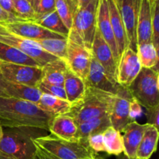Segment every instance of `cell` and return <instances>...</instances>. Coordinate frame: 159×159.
Returning <instances> with one entry per match:
<instances>
[{
	"label": "cell",
	"mask_w": 159,
	"mask_h": 159,
	"mask_svg": "<svg viewBox=\"0 0 159 159\" xmlns=\"http://www.w3.org/2000/svg\"><path fill=\"white\" fill-rule=\"evenodd\" d=\"M96 25H97V30H99V34H101L102 38L104 39V40L107 42V43L111 49L116 65H117L120 57L119 54H118L116 40H115L113 30H112L111 23H110L107 0H99L98 1Z\"/></svg>",
	"instance_id": "cell-16"
},
{
	"label": "cell",
	"mask_w": 159,
	"mask_h": 159,
	"mask_svg": "<svg viewBox=\"0 0 159 159\" xmlns=\"http://www.w3.org/2000/svg\"><path fill=\"white\" fill-rule=\"evenodd\" d=\"M34 141L60 159H86L95 156L87 143L82 141H68L50 134L37 138Z\"/></svg>",
	"instance_id": "cell-6"
},
{
	"label": "cell",
	"mask_w": 159,
	"mask_h": 159,
	"mask_svg": "<svg viewBox=\"0 0 159 159\" xmlns=\"http://www.w3.org/2000/svg\"><path fill=\"white\" fill-rule=\"evenodd\" d=\"M92 59V52L82 45L67 37L65 63L75 75L85 80Z\"/></svg>",
	"instance_id": "cell-10"
},
{
	"label": "cell",
	"mask_w": 159,
	"mask_h": 159,
	"mask_svg": "<svg viewBox=\"0 0 159 159\" xmlns=\"http://www.w3.org/2000/svg\"><path fill=\"white\" fill-rule=\"evenodd\" d=\"M0 61L30 66L41 67L36 61L16 48L0 43Z\"/></svg>",
	"instance_id": "cell-26"
},
{
	"label": "cell",
	"mask_w": 159,
	"mask_h": 159,
	"mask_svg": "<svg viewBox=\"0 0 159 159\" xmlns=\"http://www.w3.org/2000/svg\"><path fill=\"white\" fill-rule=\"evenodd\" d=\"M0 74L9 82L33 87H37L43 79L42 67L2 61H0Z\"/></svg>",
	"instance_id": "cell-8"
},
{
	"label": "cell",
	"mask_w": 159,
	"mask_h": 159,
	"mask_svg": "<svg viewBox=\"0 0 159 159\" xmlns=\"http://www.w3.org/2000/svg\"><path fill=\"white\" fill-rule=\"evenodd\" d=\"M158 129L148 125L144 131L136 152V159H150L156 152L158 141Z\"/></svg>",
	"instance_id": "cell-24"
},
{
	"label": "cell",
	"mask_w": 159,
	"mask_h": 159,
	"mask_svg": "<svg viewBox=\"0 0 159 159\" xmlns=\"http://www.w3.org/2000/svg\"><path fill=\"white\" fill-rule=\"evenodd\" d=\"M53 116L35 103L0 96V125L2 127H37L48 130Z\"/></svg>",
	"instance_id": "cell-1"
},
{
	"label": "cell",
	"mask_w": 159,
	"mask_h": 159,
	"mask_svg": "<svg viewBox=\"0 0 159 159\" xmlns=\"http://www.w3.org/2000/svg\"><path fill=\"white\" fill-rule=\"evenodd\" d=\"M92 0H77L78 9H82V8H84L85 6H86Z\"/></svg>",
	"instance_id": "cell-43"
},
{
	"label": "cell",
	"mask_w": 159,
	"mask_h": 159,
	"mask_svg": "<svg viewBox=\"0 0 159 159\" xmlns=\"http://www.w3.org/2000/svg\"><path fill=\"white\" fill-rule=\"evenodd\" d=\"M34 21L51 32L58 34L65 37H68L69 30L65 26L56 10L37 16Z\"/></svg>",
	"instance_id": "cell-29"
},
{
	"label": "cell",
	"mask_w": 159,
	"mask_h": 159,
	"mask_svg": "<svg viewBox=\"0 0 159 159\" xmlns=\"http://www.w3.org/2000/svg\"><path fill=\"white\" fill-rule=\"evenodd\" d=\"M141 115H142V107L134 98H132L130 102V113H129L130 122L136 121L137 118L140 117Z\"/></svg>",
	"instance_id": "cell-39"
},
{
	"label": "cell",
	"mask_w": 159,
	"mask_h": 159,
	"mask_svg": "<svg viewBox=\"0 0 159 159\" xmlns=\"http://www.w3.org/2000/svg\"><path fill=\"white\" fill-rule=\"evenodd\" d=\"M0 43H6L20 50L34 59L41 67L57 60V57L43 51L34 40L12 34L0 24Z\"/></svg>",
	"instance_id": "cell-7"
},
{
	"label": "cell",
	"mask_w": 159,
	"mask_h": 159,
	"mask_svg": "<svg viewBox=\"0 0 159 159\" xmlns=\"http://www.w3.org/2000/svg\"><path fill=\"white\" fill-rule=\"evenodd\" d=\"M37 105L42 110L52 116L66 114L71 108V103L67 100L45 93H42Z\"/></svg>",
	"instance_id": "cell-25"
},
{
	"label": "cell",
	"mask_w": 159,
	"mask_h": 159,
	"mask_svg": "<svg viewBox=\"0 0 159 159\" xmlns=\"http://www.w3.org/2000/svg\"><path fill=\"white\" fill-rule=\"evenodd\" d=\"M91 52L93 57L103 67L109 76L114 82H117L116 79V62L115 61L114 56L110 48L102 38L98 30H96L95 34Z\"/></svg>",
	"instance_id": "cell-15"
},
{
	"label": "cell",
	"mask_w": 159,
	"mask_h": 159,
	"mask_svg": "<svg viewBox=\"0 0 159 159\" xmlns=\"http://www.w3.org/2000/svg\"><path fill=\"white\" fill-rule=\"evenodd\" d=\"M37 87L41 91L42 93L51 95V96L67 100L66 94H65V91L63 85H53V84L46 83V82H43L41 81L37 85Z\"/></svg>",
	"instance_id": "cell-35"
},
{
	"label": "cell",
	"mask_w": 159,
	"mask_h": 159,
	"mask_svg": "<svg viewBox=\"0 0 159 159\" xmlns=\"http://www.w3.org/2000/svg\"><path fill=\"white\" fill-rule=\"evenodd\" d=\"M146 117L148 125H152L155 128L158 129L159 127V105L146 109Z\"/></svg>",
	"instance_id": "cell-38"
},
{
	"label": "cell",
	"mask_w": 159,
	"mask_h": 159,
	"mask_svg": "<svg viewBox=\"0 0 159 159\" xmlns=\"http://www.w3.org/2000/svg\"><path fill=\"white\" fill-rule=\"evenodd\" d=\"M0 159H13V158H11L9 157L6 156V155H3V154L0 153Z\"/></svg>",
	"instance_id": "cell-45"
},
{
	"label": "cell",
	"mask_w": 159,
	"mask_h": 159,
	"mask_svg": "<svg viewBox=\"0 0 159 159\" xmlns=\"http://www.w3.org/2000/svg\"><path fill=\"white\" fill-rule=\"evenodd\" d=\"M86 159H97V158H96L95 156H93V157H91V158H86Z\"/></svg>",
	"instance_id": "cell-50"
},
{
	"label": "cell",
	"mask_w": 159,
	"mask_h": 159,
	"mask_svg": "<svg viewBox=\"0 0 159 159\" xmlns=\"http://www.w3.org/2000/svg\"><path fill=\"white\" fill-rule=\"evenodd\" d=\"M86 143L89 148L91 149L93 153L98 152H106L105 145H104L103 138L102 133L94 134L89 135L86 139Z\"/></svg>",
	"instance_id": "cell-36"
},
{
	"label": "cell",
	"mask_w": 159,
	"mask_h": 159,
	"mask_svg": "<svg viewBox=\"0 0 159 159\" xmlns=\"http://www.w3.org/2000/svg\"><path fill=\"white\" fill-rule=\"evenodd\" d=\"M114 94L86 86L83 96L78 102L71 104L66 113L77 124L102 116H109Z\"/></svg>",
	"instance_id": "cell-3"
},
{
	"label": "cell",
	"mask_w": 159,
	"mask_h": 159,
	"mask_svg": "<svg viewBox=\"0 0 159 159\" xmlns=\"http://www.w3.org/2000/svg\"><path fill=\"white\" fill-rule=\"evenodd\" d=\"M0 85L9 97L28 101L37 104L42 93L37 87L14 83L3 79L0 75Z\"/></svg>",
	"instance_id": "cell-20"
},
{
	"label": "cell",
	"mask_w": 159,
	"mask_h": 159,
	"mask_svg": "<svg viewBox=\"0 0 159 159\" xmlns=\"http://www.w3.org/2000/svg\"><path fill=\"white\" fill-rule=\"evenodd\" d=\"M2 133H3V128L1 125H0V141H1L2 137Z\"/></svg>",
	"instance_id": "cell-46"
},
{
	"label": "cell",
	"mask_w": 159,
	"mask_h": 159,
	"mask_svg": "<svg viewBox=\"0 0 159 159\" xmlns=\"http://www.w3.org/2000/svg\"><path fill=\"white\" fill-rule=\"evenodd\" d=\"M0 96H1V97H9V96H7V94L5 93V91L3 90L2 87L1 86V85H0Z\"/></svg>",
	"instance_id": "cell-44"
},
{
	"label": "cell",
	"mask_w": 159,
	"mask_h": 159,
	"mask_svg": "<svg viewBox=\"0 0 159 159\" xmlns=\"http://www.w3.org/2000/svg\"><path fill=\"white\" fill-rule=\"evenodd\" d=\"M36 18L55 10V0H40L34 7Z\"/></svg>",
	"instance_id": "cell-37"
},
{
	"label": "cell",
	"mask_w": 159,
	"mask_h": 159,
	"mask_svg": "<svg viewBox=\"0 0 159 159\" xmlns=\"http://www.w3.org/2000/svg\"><path fill=\"white\" fill-rule=\"evenodd\" d=\"M119 159H130V158H127V157H126L125 155H124V156H123V157H120V158ZM134 159H136V158H134Z\"/></svg>",
	"instance_id": "cell-49"
},
{
	"label": "cell",
	"mask_w": 159,
	"mask_h": 159,
	"mask_svg": "<svg viewBox=\"0 0 159 159\" xmlns=\"http://www.w3.org/2000/svg\"><path fill=\"white\" fill-rule=\"evenodd\" d=\"M12 34L29 40L40 39H65L67 37L51 32L34 21L14 18L6 23H0Z\"/></svg>",
	"instance_id": "cell-9"
},
{
	"label": "cell",
	"mask_w": 159,
	"mask_h": 159,
	"mask_svg": "<svg viewBox=\"0 0 159 159\" xmlns=\"http://www.w3.org/2000/svg\"><path fill=\"white\" fill-rule=\"evenodd\" d=\"M84 82L85 83V86L93 87L101 91L114 95L116 94L121 88V85L114 82L109 76L103 67L97 61L93 54L88 75Z\"/></svg>",
	"instance_id": "cell-13"
},
{
	"label": "cell",
	"mask_w": 159,
	"mask_h": 159,
	"mask_svg": "<svg viewBox=\"0 0 159 159\" xmlns=\"http://www.w3.org/2000/svg\"><path fill=\"white\" fill-rule=\"evenodd\" d=\"M0 75H1V74H0Z\"/></svg>",
	"instance_id": "cell-53"
},
{
	"label": "cell",
	"mask_w": 159,
	"mask_h": 159,
	"mask_svg": "<svg viewBox=\"0 0 159 159\" xmlns=\"http://www.w3.org/2000/svg\"><path fill=\"white\" fill-rule=\"evenodd\" d=\"M51 134L68 141H79L78 139V124L67 114L53 116L48 125Z\"/></svg>",
	"instance_id": "cell-17"
},
{
	"label": "cell",
	"mask_w": 159,
	"mask_h": 159,
	"mask_svg": "<svg viewBox=\"0 0 159 159\" xmlns=\"http://www.w3.org/2000/svg\"><path fill=\"white\" fill-rule=\"evenodd\" d=\"M137 51L127 48L121 54L116 65V82L121 86L128 88L141 70Z\"/></svg>",
	"instance_id": "cell-11"
},
{
	"label": "cell",
	"mask_w": 159,
	"mask_h": 159,
	"mask_svg": "<svg viewBox=\"0 0 159 159\" xmlns=\"http://www.w3.org/2000/svg\"><path fill=\"white\" fill-rule=\"evenodd\" d=\"M112 30L117 46L119 57L128 48V40L120 9L116 0H107Z\"/></svg>",
	"instance_id": "cell-19"
},
{
	"label": "cell",
	"mask_w": 159,
	"mask_h": 159,
	"mask_svg": "<svg viewBox=\"0 0 159 159\" xmlns=\"http://www.w3.org/2000/svg\"><path fill=\"white\" fill-rule=\"evenodd\" d=\"M141 5V0H122L120 6L128 47L134 51L137 49V25Z\"/></svg>",
	"instance_id": "cell-14"
},
{
	"label": "cell",
	"mask_w": 159,
	"mask_h": 159,
	"mask_svg": "<svg viewBox=\"0 0 159 159\" xmlns=\"http://www.w3.org/2000/svg\"><path fill=\"white\" fill-rule=\"evenodd\" d=\"M34 41L44 51L65 61L67 52V38L65 39H40Z\"/></svg>",
	"instance_id": "cell-31"
},
{
	"label": "cell",
	"mask_w": 159,
	"mask_h": 159,
	"mask_svg": "<svg viewBox=\"0 0 159 159\" xmlns=\"http://www.w3.org/2000/svg\"><path fill=\"white\" fill-rule=\"evenodd\" d=\"M78 124V139L86 143L89 135L102 133L107 127L111 126L109 116H102L82 121Z\"/></svg>",
	"instance_id": "cell-23"
},
{
	"label": "cell",
	"mask_w": 159,
	"mask_h": 159,
	"mask_svg": "<svg viewBox=\"0 0 159 159\" xmlns=\"http://www.w3.org/2000/svg\"><path fill=\"white\" fill-rule=\"evenodd\" d=\"M63 86L67 101L71 104L78 102L83 96L86 89L83 79L75 74L68 66L65 73Z\"/></svg>",
	"instance_id": "cell-22"
},
{
	"label": "cell",
	"mask_w": 159,
	"mask_h": 159,
	"mask_svg": "<svg viewBox=\"0 0 159 159\" xmlns=\"http://www.w3.org/2000/svg\"><path fill=\"white\" fill-rule=\"evenodd\" d=\"M132 96L127 88L121 86L116 94L114 95L109 117L111 126L121 133L123 129L130 123V102Z\"/></svg>",
	"instance_id": "cell-12"
},
{
	"label": "cell",
	"mask_w": 159,
	"mask_h": 159,
	"mask_svg": "<svg viewBox=\"0 0 159 159\" xmlns=\"http://www.w3.org/2000/svg\"><path fill=\"white\" fill-rule=\"evenodd\" d=\"M152 6V43L158 51L159 48V0L151 2Z\"/></svg>",
	"instance_id": "cell-34"
},
{
	"label": "cell",
	"mask_w": 159,
	"mask_h": 159,
	"mask_svg": "<svg viewBox=\"0 0 159 159\" xmlns=\"http://www.w3.org/2000/svg\"><path fill=\"white\" fill-rule=\"evenodd\" d=\"M67 65L61 59H57L42 67V82L53 85H63Z\"/></svg>",
	"instance_id": "cell-27"
},
{
	"label": "cell",
	"mask_w": 159,
	"mask_h": 159,
	"mask_svg": "<svg viewBox=\"0 0 159 159\" xmlns=\"http://www.w3.org/2000/svg\"><path fill=\"white\" fill-rule=\"evenodd\" d=\"M16 18L15 16L12 15V14L9 13L8 12L5 11L0 6V23H6V22L9 21V20H12V19Z\"/></svg>",
	"instance_id": "cell-42"
},
{
	"label": "cell",
	"mask_w": 159,
	"mask_h": 159,
	"mask_svg": "<svg viewBox=\"0 0 159 159\" xmlns=\"http://www.w3.org/2000/svg\"><path fill=\"white\" fill-rule=\"evenodd\" d=\"M39 1H40V0H32V2H31V4H32L33 7H34V6H36V4H37Z\"/></svg>",
	"instance_id": "cell-47"
},
{
	"label": "cell",
	"mask_w": 159,
	"mask_h": 159,
	"mask_svg": "<svg viewBox=\"0 0 159 159\" xmlns=\"http://www.w3.org/2000/svg\"><path fill=\"white\" fill-rule=\"evenodd\" d=\"M149 1H150V2H152L155 1V0H149Z\"/></svg>",
	"instance_id": "cell-51"
},
{
	"label": "cell",
	"mask_w": 159,
	"mask_h": 159,
	"mask_svg": "<svg viewBox=\"0 0 159 159\" xmlns=\"http://www.w3.org/2000/svg\"><path fill=\"white\" fill-rule=\"evenodd\" d=\"M0 153L13 159H34V140L46 136L49 130L37 127H2Z\"/></svg>",
	"instance_id": "cell-2"
},
{
	"label": "cell",
	"mask_w": 159,
	"mask_h": 159,
	"mask_svg": "<svg viewBox=\"0 0 159 159\" xmlns=\"http://www.w3.org/2000/svg\"><path fill=\"white\" fill-rule=\"evenodd\" d=\"M137 54L141 68H155L158 67V51L152 43H143L137 45Z\"/></svg>",
	"instance_id": "cell-30"
},
{
	"label": "cell",
	"mask_w": 159,
	"mask_h": 159,
	"mask_svg": "<svg viewBox=\"0 0 159 159\" xmlns=\"http://www.w3.org/2000/svg\"><path fill=\"white\" fill-rule=\"evenodd\" d=\"M0 6H1V8H2L5 11H6V12H8L9 13L12 14L13 16H15V12H14L13 10L12 0H0Z\"/></svg>",
	"instance_id": "cell-41"
},
{
	"label": "cell",
	"mask_w": 159,
	"mask_h": 159,
	"mask_svg": "<svg viewBox=\"0 0 159 159\" xmlns=\"http://www.w3.org/2000/svg\"><path fill=\"white\" fill-rule=\"evenodd\" d=\"M28 1H29V2H30V3H31V2H32V0H28Z\"/></svg>",
	"instance_id": "cell-52"
},
{
	"label": "cell",
	"mask_w": 159,
	"mask_h": 159,
	"mask_svg": "<svg viewBox=\"0 0 159 159\" xmlns=\"http://www.w3.org/2000/svg\"><path fill=\"white\" fill-rule=\"evenodd\" d=\"M158 75V68H142L127 88L132 97L145 109L159 105Z\"/></svg>",
	"instance_id": "cell-5"
},
{
	"label": "cell",
	"mask_w": 159,
	"mask_h": 159,
	"mask_svg": "<svg viewBox=\"0 0 159 159\" xmlns=\"http://www.w3.org/2000/svg\"><path fill=\"white\" fill-rule=\"evenodd\" d=\"M116 3H117V6L118 7H119L120 9V4H121V2H122V0H116Z\"/></svg>",
	"instance_id": "cell-48"
},
{
	"label": "cell",
	"mask_w": 159,
	"mask_h": 159,
	"mask_svg": "<svg viewBox=\"0 0 159 159\" xmlns=\"http://www.w3.org/2000/svg\"><path fill=\"white\" fill-rule=\"evenodd\" d=\"M106 152L108 155L119 156L124 153V147L122 134L119 130L110 126L102 133Z\"/></svg>",
	"instance_id": "cell-28"
},
{
	"label": "cell",
	"mask_w": 159,
	"mask_h": 159,
	"mask_svg": "<svg viewBox=\"0 0 159 159\" xmlns=\"http://www.w3.org/2000/svg\"><path fill=\"white\" fill-rule=\"evenodd\" d=\"M55 10L65 26L70 30L78 10L77 0H55Z\"/></svg>",
	"instance_id": "cell-32"
},
{
	"label": "cell",
	"mask_w": 159,
	"mask_h": 159,
	"mask_svg": "<svg viewBox=\"0 0 159 159\" xmlns=\"http://www.w3.org/2000/svg\"><path fill=\"white\" fill-rule=\"evenodd\" d=\"M98 1L99 0H92L86 6L78 9L67 37L89 51H91L97 30L96 14Z\"/></svg>",
	"instance_id": "cell-4"
},
{
	"label": "cell",
	"mask_w": 159,
	"mask_h": 159,
	"mask_svg": "<svg viewBox=\"0 0 159 159\" xmlns=\"http://www.w3.org/2000/svg\"><path fill=\"white\" fill-rule=\"evenodd\" d=\"M36 143V142H35ZM37 144V149H36L35 155H34V159H60L54 156L52 154L49 153L48 152L45 151L42 148H40L38 144Z\"/></svg>",
	"instance_id": "cell-40"
},
{
	"label": "cell",
	"mask_w": 159,
	"mask_h": 159,
	"mask_svg": "<svg viewBox=\"0 0 159 159\" xmlns=\"http://www.w3.org/2000/svg\"><path fill=\"white\" fill-rule=\"evenodd\" d=\"M148 124H140L137 121L130 122L122 130L124 141V154L127 158H136V152L141 143L144 131Z\"/></svg>",
	"instance_id": "cell-18"
},
{
	"label": "cell",
	"mask_w": 159,
	"mask_h": 159,
	"mask_svg": "<svg viewBox=\"0 0 159 159\" xmlns=\"http://www.w3.org/2000/svg\"><path fill=\"white\" fill-rule=\"evenodd\" d=\"M15 16L24 20L34 21L36 12L32 4L28 0H12Z\"/></svg>",
	"instance_id": "cell-33"
},
{
	"label": "cell",
	"mask_w": 159,
	"mask_h": 159,
	"mask_svg": "<svg viewBox=\"0 0 159 159\" xmlns=\"http://www.w3.org/2000/svg\"><path fill=\"white\" fill-rule=\"evenodd\" d=\"M152 43V6L149 0H141L137 25V45Z\"/></svg>",
	"instance_id": "cell-21"
}]
</instances>
